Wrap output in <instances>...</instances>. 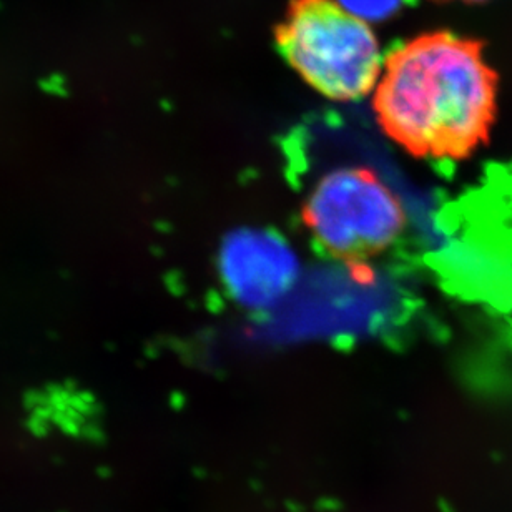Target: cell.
<instances>
[{
    "label": "cell",
    "instance_id": "obj_1",
    "mask_svg": "<svg viewBox=\"0 0 512 512\" xmlns=\"http://www.w3.org/2000/svg\"><path fill=\"white\" fill-rule=\"evenodd\" d=\"M498 87L481 40L438 30L389 52L373 110L381 130L413 157L459 162L489 142Z\"/></svg>",
    "mask_w": 512,
    "mask_h": 512
},
{
    "label": "cell",
    "instance_id": "obj_2",
    "mask_svg": "<svg viewBox=\"0 0 512 512\" xmlns=\"http://www.w3.org/2000/svg\"><path fill=\"white\" fill-rule=\"evenodd\" d=\"M275 37L283 59L323 97L356 102L378 84L380 42L338 0H291Z\"/></svg>",
    "mask_w": 512,
    "mask_h": 512
},
{
    "label": "cell",
    "instance_id": "obj_3",
    "mask_svg": "<svg viewBox=\"0 0 512 512\" xmlns=\"http://www.w3.org/2000/svg\"><path fill=\"white\" fill-rule=\"evenodd\" d=\"M303 222L330 255L355 261L383 252L401 235L406 213L370 168H340L316 183Z\"/></svg>",
    "mask_w": 512,
    "mask_h": 512
},
{
    "label": "cell",
    "instance_id": "obj_4",
    "mask_svg": "<svg viewBox=\"0 0 512 512\" xmlns=\"http://www.w3.org/2000/svg\"><path fill=\"white\" fill-rule=\"evenodd\" d=\"M348 12L365 22H378L398 14L404 5L414 0H338Z\"/></svg>",
    "mask_w": 512,
    "mask_h": 512
},
{
    "label": "cell",
    "instance_id": "obj_5",
    "mask_svg": "<svg viewBox=\"0 0 512 512\" xmlns=\"http://www.w3.org/2000/svg\"><path fill=\"white\" fill-rule=\"evenodd\" d=\"M436 2H453V0H436ZM464 4H481V2H488V0H459Z\"/></svg>",
    "mask_w": 512,
    "mask_h": 512
}]
</instances>
